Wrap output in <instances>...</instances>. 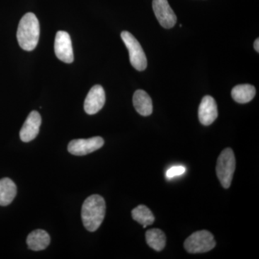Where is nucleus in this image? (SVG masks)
Returning a JSON list of instances; mask_svg holds the SVG:
<instances>
[{
	"label": "nucleus",
	"instance_id": "nucleus-1",
	"mask_svg": "<svg viewBox=\"0 0 259 259\" xmlns=\"http://www.w3.org/2000/svg\"><path fill=\"white\" fill-rule=\"evenodd\" d=\"M106 204L103 197L93 194L85 199L81 207V220L83 226L90 232L96 231L103 222Z\"/></svg>",
	"mask_w": 259,
	"mask_h": 259
},
{
	"label": "nucleus",
	"instance_id": "nucleus-2",
	"mask_svg": "<svg viewBox=\"0 0 259 259\" xmlns=\"http://www.w3.org/2000/svg\"><path fill=\"white\" fill-rule=\"evenodd\" d=\"M40 37V24L35 14L28 13L19 23L17 39L23 50L30 51L36 48Z\"/></svg>",
	"mask_w": 259,
	"mask_h": 259
},
{
	"label": "nucleus",
	"instance_id": "nucleus-3",
	"mask_svg": "<svg viewBox=\"0 0 259 259\" xmlns=\"http://www.w3.org/2000/svg\"><path fill=\"white\" fill-rule=\"evenodd\" d=\"M236 169V158L233 150L227 148L223 150L218 158L216 173L225 189L231 187L233 175Z\"/></svg>",
	"mask_w": 259,
	"mask_h": 259
},
{
	"label": "nucleus",
	"instance_id": "nucleus-4",
	"mask_svg": "<svg viewBox=\"0 0 259 259\" xmlns=\"http://www.w3.org/2000/svg\"><path fill=\"white\" fill-rule=\"evenodd\" d=\"M121 38L129 51L131 65L138 71H144L147 67V59L137 39L127 31L121 32Z\"/></svg>",
	"mask_w": 259,
	"mask_h": 259
},
{
	"label": "nucleus",
	"instance_id": "nucleus-5",
	"mask_svg": "<svg viewBox=\"0 0 259 259\" xmlns=\"http://www.w3.org/2000/svg\"><path fill=\"white\" fill-rule=\"evenodd\" d=\"M214 236L210 232L201 231L192 233L185 242V248L188 253H202L215 247Z\"/></svg>",
	"mask_w": 259,
	"mask_h": 259
},
{
	"label": "nucleus",
	"instance_id": "nucleus-6",
	"mask_svg": "<svg viewBox=\"0 0 259 259\" xmlns=\"http://www.w3.org/2000/svg\"><path fill=\"white\" fill-rule=\"evenodd\" d=\"M105 141L100 136L88 139L73 140L68 146V151L74 156H85L100 149Z\"/></svg>",
	"mask_w": 259,
	"mask_h": 259
},
{
	"label": "nucleus",
	"instance_id": "nucleus-7",
	"mask_svg": "<svg viewBox=\"0 0 259 259\" xmlns=\"http://www.w3.org/2000/svg\"><path fill=\"white\" fill-rule=\"evenodd\" d=\"M54 51L58 59L63 62L71 64L74 61L71 37L67 32H57L54 42Z\"/></svg>",
	"mask_w": 259,
	"mask_h": 259
},
{
	"label": "nucleus",
	"instance_id": "nucleus-8",
	"mask_svg": "<svg viewBox=\"0 0 259 259\" xmlns=\"http://www.w3.org/2000/svg\"><path fill=\"white\" fill-rule=\"evenodd\" d=\"M153 10L158 23L163 28L170 29L177 23V16L167 0H153Z\"/></svg>",
	"mask_w": 259,
	"mask_h": 259
},
{
	"label": "nucleus",
	"instance_id": "nucleus-9",
	"mask_svg": "<svg viewBox=\"0 0 259 259\" xmlns=\"http://www.w3.org/2000/svg\"><path fill=\"white\" fill-rule=\"evenodd\" d=\"M105 93L103 88L100 85H95L89 92L85 99V112L88 115H95L104 107L105 103Z\"/></svg>",
	"mask_w": 259,
	"mask_h": 259
},
{
	"label": "nucleus",
	"instance_id": "nucleus-10",
	"mask_svg": "<svg viewBox=\"0 0 259 259\" xmlns=\"http://www.w3.org/2000/svg\"><path fill=\"white\" fill-rule=\"evenodd\" d=\"M41 125V116L37 111H32L29 114L26 120L20 130V137L22 141L28 143L37 137Z\"/></svg>",
	"mask_w": 259,
	"mask_h": 259
},
{
	"label": "nucleus",
	"instance_id": "nucleus-11",
	"mask_svg": "<svg viewBox=\"0 0 259 259\" xmlns=\"http://www.w3.org/2000/svg\"><path fill=\"white\" fill-rule=\"evenodd\" d=\"M218 115L217 104L212 97L204 96L198 109L199 120L204 125H209L217 119Z\"/></svg>",
	"mask_w": 259,
	"mask_h": 259
},
{
	"label": "nucleus",
	"instance_id": "nucleus-12",
	"mask_svg": "<svg viewBox=\"0 0 259 259\" xmlns=\"http://www.w3.org/2000/svg\"><path fill=\"white\" fill-rule=\"evenodd\" d=\"M26 242L29 249L39 251L46 249L49 246L51 238L47 231L35 230L28 235Z\"/></svg>",
	"mask_w": 259,
	"mask_h": 259
},
{
	"label": "nucleus",
	"instance_id": "nucleus-13",
	"mask_svg": "<svg viewBox=\"0 0 259 259\" xmlns=\"http://www.w3.org/2000/svg\"><path fill=\"white\" fill-rule=\"evenodd\" d=\"M133 102L136 111L142 116H149L153 112V103L151 97L144 90H139L134 93Z\"/></svg>",
	"mask_w": 259,
	"mask_h": 259
},
{
	"label": "nucleus",
	"instance_id": "nucleus-14",
	"mask_svg": "<svg viewBox=\"0 0 259 259\" xmlns=\"http://www.w3.org/2000/svg\"><path fill=\"white\" fill-rule=\"evenodd\" d=\"M17 194V187L13 180L9 178L0 180V205H9Z\"/></svg>",
	"mask_w": 259,
	"mask_h": 259
},
{
	"label": "nucleus",
	"instance_id": "nucleus-15",
	"mask_svg": "<svg viewBox=\"0 0 259 259\" xmlns=\"http://www.w3.org/2000/svg\"><path fill=\"white\" fill-rule=\"evenodd\" d=\"M231 95L233 100L238 103H248L254 98L255 88L253 85L248 83L237 85L232 90Z\"/></svg>",
	"mask_w": 259,
	"mask_h": 259
},
{
	"label": "nucleus",
	"instance_id": "nucleus-16",
	"mask_svg": "<svg viewBox=\"0 0 259 259\" xmlns=\"http://www.w3.org/2000/svg\"><path fill=\"white\" fill-rule=\"evenodd\" d=\"M146 241L148 245L156 251H161L166 245V236L159 229L148 230L146 233Z\"/></svg>",
	"mask_w": 259,
	"mask_h": 259
},
{
	"label": "nucleus",
	"instance_id": "nucleus-17",
	"mask_svg": "<svg viewBox=\"0 0 259 259\" xmlns=\"http://www.w3.org/2000/svg\"><path fill=\"white\" fill-rule=\"evenodd\" d=\"M132 217L134 221L142 225L144 228H146L148 226H151L154 223L155 218L152 212L146 206H138L132 210Z\"/></svg>",
	"mask_w": 259,
	"mask_h": 259
},
{
	"label": "nucleus",
	"instance_id": "nucleus-18",
	"mask_svg": "<svg viewBox=\"0 0 259 259\" xmlns=\"http://www.w3.org/2000/svg\"><path fill=\"white\" fill-rule=\"evenodd\" d=\"M185 167L182 166L171 167L166 171V177L168 179H171L173 177L180 176V175H182L185 173Z\"/></svg>",
	"mask_w": 259,
	"mask_h": 259
},
{
	"label": "nucleus",
	"instance_id": "nucleus-19",
	"mask_svg": "<svg viewBox=\"0 0 259 259\" xmlns=\"http://www.w3.org/2000/svg\"><path fill=\"white\" fill-rule=\"evenodd\" d=\"M254 49L257 52H259V39L257 38L254 42Z\"/></svg>",
	"mask_w": 259,
	"mask_h": 259
}]
</instances>
